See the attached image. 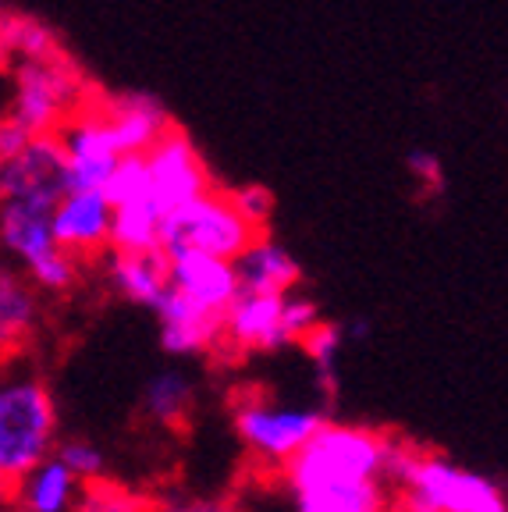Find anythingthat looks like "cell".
<instances>
[{
  "instance_id": "obj_1",
  "label": "cell",
  "mask_w": 508,
  "mask_h": 512,
  "mask_svg": "<svg viewBox=\"0 0 508 512\" xmlns=\"http://www.w3.org/2000/svg\"><path fill=\"white\" fill-rule=\"evenodd\" d=\"M391 434L359 424H334L327 420L306 445L295 452L281 470V480L292 495L324 488V484H345V480H374L384 470Z\"/></svg>"
},
{
  "instance_id": "obj_2",
  "label": "cell",
  "mask_w": 508,
  "mask_h": 512,
  "mask_svg": "<svg viewBox=\"0 0 508 512\" xmlns=\"http://www.w3.org/2000/svg\"><path fill=\"white\" fill-rule=\"evenodd\" d=\"M57 452V402L47 381L8 377L0 388V480L4 491Z\"/></svg>"
},
{
  "instance_id": "obj_3",
  "label": "cell",
  "mask_w": 508,
  "mask_h": 512,
  "mask_svg": "<svg viewBox=\"0 0 508 512\" xmlns=\"http://www.w3.org/2000/svg\"><path fill=\"white\" fill-rule=\"evenodd\" d=\"M395 512H508V491L487 473L427 452L413 480L398 491Z\"/></svg>"
},
{
  "instance_id": "obj_4",
  "label": "cell",
  "mask_w": 508,
  "mask_h": 512,
  "mask_svg": "<svg viewBox=\"0 0 508 512\" xmlns=\"http://www.w3.org/2000/svg\"><path fill=\"white\" fill-rule=\"evenodd\" d=\"M260 232L263 228H256L231 203V196L207 189L203 196H196V200L182 203V207H175L167 214L160 249L167 256L182 253V249H203V253L224 256V260H239Z\"/></svg>"
},
{
  "instance_id": "obj_5",
  "label": "cell",
  "mask_w": 508,
  "mask_h": 512,
  "mask_svg": "<svg viewBox=\"0 0 508 512\" xmlns=\"http://www.w3.org/2000/svg\"><path fill=\"white\" fill-rule=\"evenodd\" d=\"M231 424H235V434H239L249 456L285 470L288 459L327 424V416L320 409L274 406V402L249 395V399L235 402Z\"/></svg>"
},
{
  "instance_id": "obj_6",
  "label": "cell",
  "mask_w": 508,
  "mask_h": 512,
  "mask_svg": "<svg viewBox=\"0 0 508 512\" xmlns=\"http://www.w3.org/2000/svg\"><path fill=\"white\" fill-rule=\"evenodd\" d=\"M79 96V75L68 57L61 61H22L15 68V104L11 118L22 121L32 136H50L61 111Z\"/></svg>"
},
{
  "instance_id": "obj_7",
  "label": "cell",
  "mask_w": 508,
  "mask_h": 512,
  "mask_svg": "<svg viewBox=\"0 0 508 512\" xmlns=\"http://www.w3.org/2000/svg\"><path fill=\"white\" fill-rule=\"evenodd\" d=\"M64 143V185L68 192H82V189H107L114 168L125 153L118 150L111 136V125L107 118H86L75 121L68 132L61 136Z\"/></svg>"
},
{
  "instance_id": "obj_8",
  "label": "cell",
  "mask_w": 508,
  "mask_h": 512,
  "mask_svg": "<svg viewBox=\"0 0 508 512\" xmlns=\"http://www.w3.org/2000/svg\"><path fill=\"white\" fill-rule=\"evenodd\" d=\"M146 157H150L153 196L164 203L167 214L210 189V175L203 168V160H199L196 146L178 128H167L164 136H160V143Z\"/></svg>"
},
{
  "instance_id": "obj_9",
  "label": "cell",
  "mask_w": 508,
  "mask_h": 512,
  "mask_svg": "<svg viewBox=\"0 0 508 512\" xmlns=\"http://www.w3.org/2000/svg\"><path fill=\"white\" fill-rule=\"evenodd\" d=\"M281 313H285V296L242 292V296L228 306V313H224V342H221V349H217V356H221L224 349L239 352V356L288 349Z\"/></svg>"
},
{
  "instance_id": "obj_10",
  "label": "cell",
  "mask_w": 508,
  "mask_h": 512,
  "mask_svg": "<svg viewBox=\"0 0 508 512\" xmlns=\"http://www.w3.org/2000/svg\"><path fill=\"white\" fill-rule=\"evenodd\" d=\"M160 349L167 356H203L217 352L224 342V313L192 303L185 292L171 288V296L160 303Z\"/></svg>"
},
{
  "instance_id": "obj_11",
  "label": "cell",
  "mask_w": 508,
  "mask_h": 512,
  "mask_svg": "<svg viewBox=\"0 0 508 512\" xmlns=\"http://www.w3.org/2000/svg\"><path fill=\"white\" fill-rule=\"evenodd\" d=\"M114 203L104 189L68 192L54 210V235L68 253L93 256L111 246Z\"/></svg>"
},
{
  "instance_id": "obj_12",
  "label": "cell",
  "mask_w": 508,
  "mask_h": 512,
  "mask_svg": "<svg viewBox=\"0 0 508 512\" xmlns=\"http://www.w3.org/2000/svg\"><path fill=\"white\" fill-rule=\"evenodd\" d=\"M171 285L207 310L228 313V306L242 296V281L235 260L203 253V249H182L171 256Z\"/></svg>"
},
{
  "instance_id": "obj_13",
  "label": "cell",
  "mask_w": 508,
  "mask_h": 512,
  "mask_svg": "<svg viewBox=\"0 0 508 512\" xmlns=\"http://www.w3.org/2000/svg\"><path fill=\"white\" fill-rule=\"evenodd\" d=\"M79 491V473L68 470L57 456H50L47 463L25 473L18 484H11L4 491V502L11 505V512H75Z\"/></svg>"
},
{
  "instance_id": "obj_14",
  "label": "cell",
  "mask_w": 508,
  "mask_h": 512,
  "mask_svg": "<svg viewBox=\"0 0 508 512\" xmlns=\"http://www.w3.org/2000/svg\"><path fill=\"white\" fill-rule=\"evenodd\" d=\"M111 253V285L128 303H139L157 313L175 288L171 285V256L164 249H139V253L111 249Z\"/></svg>"
},
{
  "instance_id": "obj_15",
  "label": "cell",
  "mask_w": 508,
  "mask_h": 512,
  "mask_svg": "<svg viewBox=\"0 0 508 512\" xmlns=\"http://www.w3.org/2000/svg\"><path fill=\"white\" fill-rule=\"evenodd\" d=\"M104 118L121 153H150L171 128L164 104H157L150 93H125L104 100Z\"/></svg>"
},
{
  "instance_id": "obj_16",
  "label": "cell",
  "mask_w": 508,
  "mask_h": 512,
  "mask_svg": "<svg viewBox=\"0 0 508 512\" xmlns=\"http://www.w3.org/2000/svg\"><path fill=\"white\" fill-rule=\"evenodd\" d=\"M0 235H4V249L22 267L36 264L40 256H47L50 249L61 246L54 235V210H43L29 200H4Z\"/></svg>"
},
{
  "instance_id": "obj_17",
  "label": "cell",
  "mask_w": 508,
  "mask_h": 512,
  "mask_svg": "<svg viewBox=\"0 0 508 512\" xmlns=\"http://www.w3.org/2000/svg\"><path fill=\"white\" fill-rule=\"evenodd\" d=\"M239 267L242 292H263V296H288L295 292V285L302 281V271L295 264V256L285 246H278L274 239H267V232H260L249 242L246 253L235 260Z\"/></svg>"
},
{
  "instance_id": "obj_18",
  "label": "cell",
  "mask_w": 508,
  "mask_h": 512,
  "mask_svg": "<svg viewBox=\"0 0 508 512\" xmlns=\"http://www.w3.org/2000/svg\"><path fill=\"white\" fill-rule=\"evenodd\" d=\"M295 512H395L398 495L381 477L374 480H345V484H324V488L292 495Z\"/></svg>"
},
{
  "instance_id": "obj_19",
  "label": "cell",
  "mask_w": 508,
  "mask_h": 512,
  "mask_svg": "<svg viewBox=\"0 0 508 512\" xmlns=\"http://www.w3.org/2000/svg\"><path fill=\"white\" fill-rule=\"evenodd\" d=\"M164 221H167V207L153 196V192L135 196V200H125V203H114L111 249H121V253L160 249Z\"/></svg>"
},
{
  "instance_id": "obj_20",
  "label": "cell",
  "mask_w": 508,
  "mask_h": 512,
  "mask_svg": "<svg viewBox=\"0 0 508 512\" xmlns=\"http://www.w3.org/2000/svg\"><path fill=\"white\" fill-rule=\"evenodd\" d=\"M143 413L157 427H167V431L189 427L192 413H196V384H192V377L182 374V370L153 374L143 388Z\"/></svg>"
},
{
  "instance_id": "obj_21",
  "label": "cell",
  "mask_w": 508,
  "mask_h": 512,
  "mask_svg": "<svg viewBox=\"0 0 508 512\" xmlns=\"http://www.w3.org/2000/svg\"><path fill=\"white\" fill-rule=\"evenodd\" d=\"M36 320H40V306L32 285L22 274H15V267H4L0 271V342L8 356L29 342Z\"/></svg>"
},
{
  "instance_id": "obj_22",
  "label": "cell",
  "mask_w": 508,
  "mask_h": 512,
  "mask_svg": "<svg viewBox=\"0 0 508 512\" xmlns=\"http://www.w3.org/2000/svg\"><path fill=\"white\" fill-rule=\"evenodd\" d=\"M0 50H4V61L11 57H22V61H61V47H57V36L40 22V18L15 15V11H4L0 18Z\"/></svg>"
},
{
  "instance_id": "obj_23",
  "label": "cell",
  "mask_w": 508,
  "mask_h": 512,
  "mask_svg": "<svg viewBox=\"0 0 508 512\" xmlns=\"http://www.w3.org/2000/svg\"><path fill=\"white\" fill-rule=\"evenodd\" d=\"M153 509H157V498L128 488L121 480H111L107 473L86 480L79 491V502H75V512H153Z\"/></svg>"
},
{
  "instance_id": "obj_24",
  "label": "cell",
  "mask_w": 508,
  "mask_h": 512,
  "mask_svg": "<svg viewBox=\"0 0 508 512\" xmlns=\"http://www.w3.org/2000/svg\"><path fill=\"white\" fill-rule=\"evenodd\" d=\"M345 338H349L345 324L320 320L317 328H313L310 335L299 342V349L306 352V360L317 367V377H320V384L327 388V395L338 392V352L345 349Z\"/></svg>"
},
{
  "instance_id": "obj_25",
  "label": "cell",
  "mask_w": 508,
  "mask_h": 512,
  "mask_svg": "<svg viewBox=\"0 0 508 512\" xmlns=\"http://www.w3.org/2000/svg\"><path fill=\"white\" fill-rule=\"evenodd\" d=\"M104 192L111 196V203H125V200H135V196L153 192L150 157H146V153H125V157L118 160V168H114Z\"/></svg>"
},
{
  "instance_id": "obj_26",
  "label": "cell",
  "mask_w": 508,
  "mask_h": 512,
  "mask_svg": "<svg viewBox=\"0 0 508 512\" xmlns=\"http://www.w3.org/2000/svg\"><path fill=\"white\" fill-rule=\"evenodd\" d=\"M25 274L40 292H68L75 285V278H79V267H75V253L57 246L47 256H40L36 264L25 267Z\"/></svg>"
},
{
  "instance_id": "obj_27",
  "label": "cell",
  "mask_w": 508,
  "mask_h": 512,
  "mask_svg": "<svg viewBox=\"0 0 508 512\" xmlns=\"http://www.w3.org/2000/svg\"><path fill=\"white\" fill-rule=\"evenodd\" d=\"M423 456H427V448H423V445H416V441H409V438H395V434H391V438H388V452H384L381 480L398 495V491H402L405 484L413 480V473L420 470Z\"/></svg>"
},
{
  "instance_id": "obj_28",
  "label": "cell",
  "mask_w": 508,
  "mask_h": 512,
  "mask_svg": "<svg viewBox=\"0 0 508 512\" xmlns=\"http://www.w3.org/2000/svg\"><path fill=\"white\" fill-rule=\"evenodd\" d=\"M54 456L61 459L68 470L79 473L82 484H86V480H93V477H104V473H107V456L93 445V441H86V438H64V441H57Z\"/></svg>"
},
{
  "instance_id": "obj_29",
  "label": "cell",
  "mask_w": 508,
  "mask_h": 512,
  "mask_svg": "<svg viewBox=\"0 0 508 512\" xmlns=\"http://www.w3.org/2000/svg\"><path fill=\"white\" fill-rule=\"evenodd\" d=\"M153 512H246L235 498L221 495H167L157 498Z\"/></svg>"
},
{
  "instance_id": "obj_30",
  "label": "cell",
  "mask_w": 508,
  "mask_h": 512,
  "mask_svg": "<svg viewBox=\"0 0 508 512\" xmlns=\"http://www.w3.org/2000/svg\"><path fill=\"white\" fill-rule=\"evenodd\" d=\"M231 203H235V207H239L242 214L256 224V228H263V232H267V221H270V214H274V196H270L263 185H246V189H235V192H231Z\"/></svg>"
},
{
  "instance_id": "obj_31",
  "label": "cell",
  "mask_w": 508,
  "mask_h": 512,
  "mask_svg": "<svg viewBox=\"0 0 508 512\" xmlns=\"http://www.w3.org/2000/svg\"><path fill=\"white\" fill-rule=\"evenodd\" d=\"M32 139H36V136H32L29 128L8 114V118H4V125H0V160L22 157V153L29 150Z\"/></svg>"
},
{
  "instance_id": "obj_32",
  "label": "cell",
  "mask_w": 508,
  "mask_h": 512,
  "mask_svg": "<svg viewBox=\"0 0 508 512\" xmlns=\"http://www.w3.org/2000/svg\"><path fill=\"white\" fill-rule=\"evenodd\" d=\"M405 168H409V175L420 178L423 185H441L445 182V171H441V160L434 157L430 150H413L409 157H405Z\"/></svg>"
},
{
  "instance_id": "obj_33",
  "label": "cell",
  "mask_w": 508,
  "mask_h": 512,
  "mask_svg": "<svg viewBox=\"0 0 508 512\" xmlns=\"http://www.w3.org/2000/svg\"><path fill=\"white\" fill-rule=\"evenodd\" d=\"M345 331H349V338H366L370 335V324H366V320H356V324H345Z\"/></svg>"
}]
</instances>
